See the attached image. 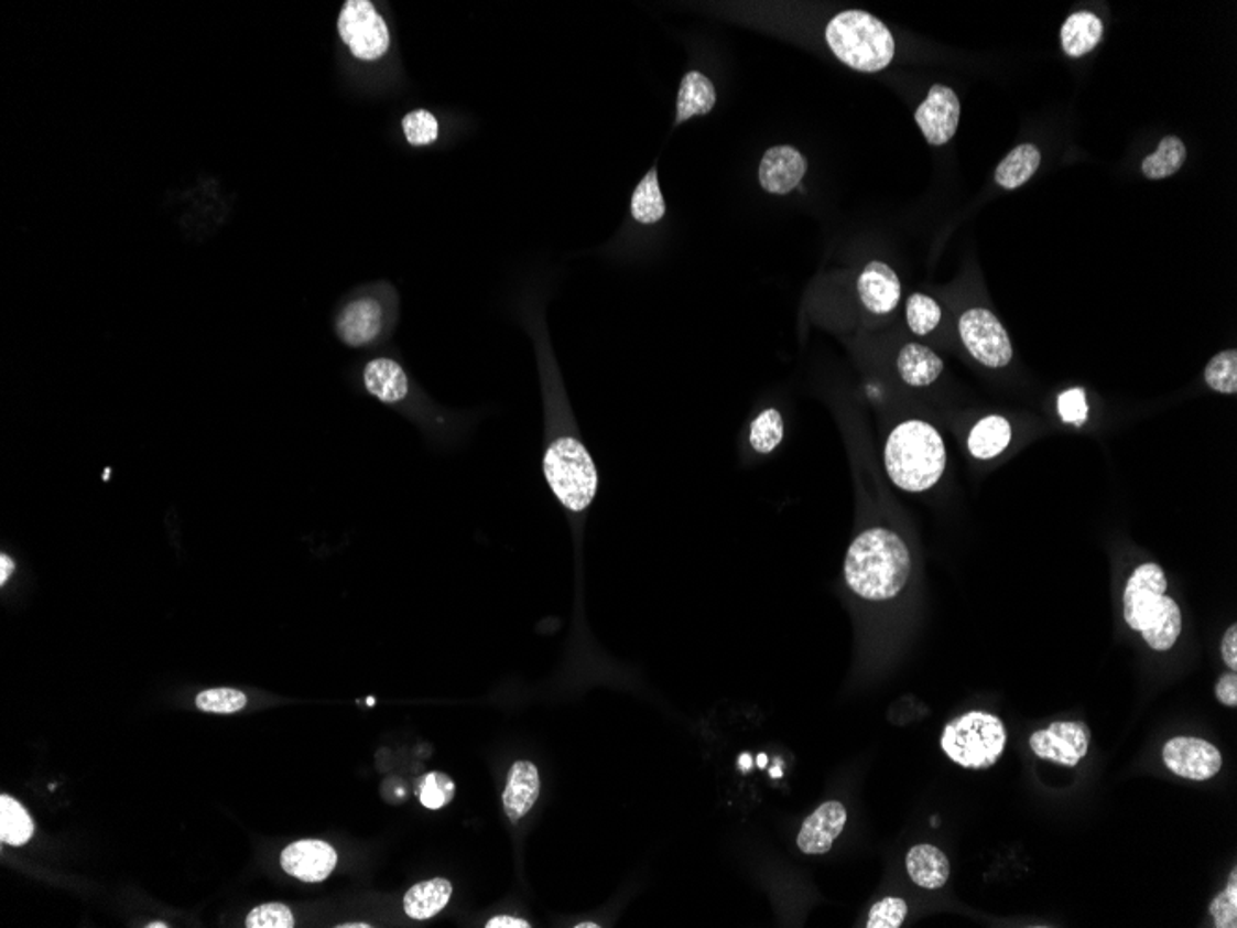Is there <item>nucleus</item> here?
Returning <instances> with one entry per match:
<instances>
[{
	"label": "nucleus",
	"mask_w": 1237,
	"mask_h": 928,
	"mask_svg": "<svg viewBox=\"0 0 1237 928\" xmlns=\"http://www.w3.org/2000/svg\"><path fill=\"white\" fill-rule=\"evenodd\" d=\"M910 573L912 554L893 530L869 528L848 547L845 581L858 597L867 601L894 598L907 587Z\"/></svg>",
	"instance_id": "f257e3e1"
},
{
	"label": "nucleus",
	"mask_w": 1237,
	"mask_h": 928,
	"mask_svg": "<svg viewBox=\"0 0 1237 928\" xmlns=\"http://www.w3.org/2000/svg\"><path fill=\"white\" fill-rule=\"evenodd\" d=\"M889 481L908 494L934 488L947 467V449L935 427L910 419L897 424L883 447Z\"/></svg>",
	"instance_id": "f03ea898"
},
{
	"label": "nucleus",
	"mask_w": 1237,
	"mask_h": 928,
	"mask_svg": "<svg viewBox=\"0 0 1237 928\" xmlns=\"http://www.w3.org/2000/svg\"><path fill=\"white\" fill-rule=\"evenodd\" d=\"M1122 615L1128 627L1141 633L1150 649H1173L1182 633V609L1169 597L1168 576L1158 563L1133 569L1122 595Z\"/></svg>",
	"instance_id": "7ed1b4c3"
},
{
	"label": "nucleus",
	"mask_w": 1237,
	"mask_h": 928,
	"mask_svg": "<svg viewBox=\"0 0 1237 928\" xmlns=\"http://www.w3.org/2000/svg\"><path fill=\"white\" fill-rule=\"evenodd\" d=\"M543 475L565 510L586 511L599 489V471L580 438L571 432H551L543 451Z\"/></svg>",
	"instance_id": "20e7f679"
},
{
	"label": "nucleus",
	"mask_w": 1237,
	"mask_h": 928,
	"mask_svg": "<svg viewBox=\"0 0 1237 928\" xmlns=\"http://www.w3.org/2000/svg\"><path fill=\"white\" fill-rule=\"evenodd\" d=\"M826 43L842 64L861 73L886 69L894 58V40L888 26L871 13H837L825 30Z\"/></svg>",
	"instance_id": "39448f33"
},
{
	"label": "nucleus",
	"mask_w": 1237,
	"mask_h": 928,
	"mask_svg": "<svg viewBox=\"0 0 1237 928\" xmlns=\"http://www.w3.org/2000/svg\"><path fill=\"white\" fill-rule=\"evenodd\" d=\"M1008 732L1000 717L967 712L951 721L942 734L943 753L965 769H989L1005 753Z\"/></svg>",
	"instance_id": "423d86ee"
},
{
	"label": "nucleus",
	"mask_w": 1237,
	"mask_h": 928,
	"mask_svg": "<svg viewBox=\"0 0 1237 928\" xmlns=\"http://www.w3.org/2000/svg\"><path fill=\"white\" fill-rule=\"evenodd\" d=\"M337 32L350 54L361 62H375L390 51V30L369 0H349L337 19Z\"/></svg>",
	"instance_id": "0eeeda50"
},
{
	"label": "nucleus",
	"mask_w": 1237,
	"mask_h": 928,
	"mask_svg": "<svg viewBox=\"0 0 1237 928\" xmlns=\"http://www.w3.org/2000/svg\"><path fill=\"white\" fill-rule=\"evenodd\" d=\"M958 331L965 348L976 362L991 369H1000L1013 358L1010 336L995 314L986 307H970L958 321Z\"/></svg>",
	"instance_id": "6e6552de"
},
{
	"label": "nucleus",
	"mask_w": 1237,
	"mask_h": 928,
	"mask_svg": "<svg viewBox=\"0 0 1237 928\" xmlns=\"http://www.w3.org/2000/svg\"><path fill=\"white\" fill-rule=\"evenodd\" d=\"M1030 748L1038 758L1057 766L1076 767L1092 745V731L1082 721H1054L1049 729L1030 736Z\"/></svg>",
	"instance_id": "1a4fd4ad"
},
{
	"label": "nucleus",
	"mask_w": 1237,
	"mask_h": 928,
	"mask_svg": "<svg viewBox=\"0 0 1237 928\" xmlns=\"http://www.w3.org/2000/svg\"><path fill=\"white\" fill-rule=\"evenodd\" d=\"M1163 764L1176 777L1187 780H1209L1220 771L1223 756L1219 748L1193 736H1176L1169 740L1163 747Z\"/></svg>",
	"instance_id": "9d476101"
},
{
	"label": "nucleus",
	"mask_w": 1237,
	"mask_h": 928,
	"mask_svg": "<svg viewBox=\"0 0 1237 928\" xmlns=\"http://www.w3.org/2000/svg\"><path fill=\"white\" fill-rule=\"evenodd\" d=\"M959 116H962V106L958 95L948 86L935 84L930 87L926 99L915 110V122L930 145L942 147L956 134Z\"/></svg>",
	"instance_id": "9b49d317"
},
{
	"label": "nucleus",
	"mask_w": 1237,
	"mask_h": 928,
	"mask_svg": "<svg viewBox=\"0 0 1237 928\" xmlns=\"http://www.w3.org/2000/svg\"><path fill=\"white\" fill-rule=\"evenodd\" d=\"M383 307L375 296H361L345 304L337 314V337L349 347H367L382 334Z\"/></svg>",
	"instance_id": "f8f14e48"
},
{
	"label": "nucleus",
	"mask_w": 1237,
	"mask_h": 928,
	"mask_svg": "<svg viewBox=\"0 0 1237 928\" xmlns=\"http://www.w3.org/2000/svg\"><path fill=\"white\" fill-rule=\"evenodd\" d=\"M280 865L287 875L295 876L299 881H326L332 871L336 870V849L321 840H301L282 851Z\"/></svg>",
	"instance_id": "ddd939ff"
},
{
	"label": "nucleus",
	"mask_w": 1237,
	"mask_h": 928,
	"mask_svg": "<svg viewBox=\"0 0 1237 928\" xmlns=\"http://www.w3.org/2000/svg\"><path fill=\"white\" fill-rule=\"evenodd\" d=\"M807 171L806 158L795 147L779 145L769 149L760 162V186L773 195H788L801 184Z\"/></svg>",
	"instance_id": "4468645a"
},
{
	"label": "nucleus",
	"mask_w": 1237,
	"mask_h": 928,
	"mask_svg": "<svg viewBox=\"0 0 1237 928\" xmlns=\"http://www.w3.org/2000/svg\"><path fill=\"white\" fill-rule=\"evenodd\" d=\"M847 823V810L842 802L828 801L821 805L802 823L796 835V848L804 854H826L842 835Z\"/></svg>",
	"instance_id": "2eb2a0df"
},
{
	"label": "nucleus",
	"mask_w": 1237,
	"mask_h": 928,
	"mask_svg": "<svg viewBox=\"0 0 1237 928\" xmlns=\"http://www.w3.org/2000/svg\"><path fill=\"white\" fill-rule=\"evenodd\" d=\"M861 304L875 315H888L901 302V280L883 261L867 263L858 279Z\"/></svg>",
	"instance_id": "dca6fc26"
},
{
	"label": "nucleus",
	"mask_w": 1237,
	"mask_h": 928,
	"mask_svg": "<svg viewBox=\"0 0 1237 928\" xmlns=\"http://www.w3.org/2000/svg\"><path fill=\"white\" fill-rule=\"evenodd\" d=\"M363 386L367 393L383 404H401L410 395V378L404 367L391 358H375L363 367Z\"/></svg>",
	"instance_id": "f3484780"
},
{
	"label": "nucleus",
	"mask_w": 1237,
	"mask_h": 928,
	"mask_svg": "<svg viewBox=\"0 0 1237 928\" xmlns=\"http://www.w3.org/2000/svg\"><path fill=\"white\" fill-rule=\"evenodd\" d=\"M540 771L532 762L519 760L510 767L502 805L510 821H519L532 810L540 797Z\"/></svg>",
	"instance_id": "a211bd4d"
},
{
	"label": "nucleus",
	"mask_w": 1237,
	"mask_h": 928,
	"mask_svg": "<svg viewBox=\"0 0 1237 928\" xmlns=\"http://www.w3.org/2000/svg\"><path fill=\"white\" fill-rule=\"evenodd\" d=\"M942 358L921 343H908L897 356V369L902 380L913 388H924L942 377Z\"/></svg>",
	"instance_id": "6ab92c4d"
},
{
	"label": "nucleus",
	"mask_w": 1237,
	"mask_h": 928,
	"mask_svg": "<svg viewBox=\"0 0 1237 928\" xmlns=\"http://www.w3.org/2000/svg\"><path fill=\"white\" fill-rule=\"evenodd\" d=\"M717 102L714 82L708 76L690 71L682 78L676 97V125L690 121L693 117L708 116Z\"/></svg>",
	"instance_id": "aec40b11"
},
{
	"label": "nucleus",
	"mask_w": 1237,
	"mask_h": 928,
	"mask_svg": "<svg viewBox=\"0 0 1237 928\" xmlns=\"http://www.w3.org/2000/svg\"><path fill=\"white\" fill-rule=\"evenodd\" d=\"M907 870L910 878L924 889L943 888L951 876L947 856L929 843L910 849Z\"/></svg>",
	"instance_id": "412c9836"
},
{
	"label": "nucleus",
	"mask_w": 1237,
	"mask_h": 928,
	"mask_svg": "<svg viewBox=\"0 0 1237 928\" xmlns=\"http://www.w3.org/2000/svg\"><path fill=\"white\" fill-rule=\"evenodd\" d=\"M451 897L453 884L445 878L419 882L404 895V911L412 919L424 921L437 916L448 905Z\"/></svg>",
	"instance_id": "4be33fe9"
},
{
	"label": "nucleus",
	"mask_w": 1237,
	"mask_h": 928,
	"mask_svg": "<svg viewBox=\"0 0 1237 928\" xmlns=\"http://www.w3.org/2000/svg\"><path fill=\"white\" fill-rule=\"evenodd\" d=\"M1103 21L1095 13H1073L1062 26L1063 53L1071 58H1081L1097 47L1098 41L1103 40Z\"/></svg>",
	"instance_id": "5701e85b"
},
{
	"label": "nucleus",
	"mask_w": 1237,
	"mask_h": 928,
	"mask_svg": "<svg viewBox=\"0 0 1237 928\" xmlns=\"http://www.w3.org/2000/svg\"><path fill=\"white\" fill-rule=\"evenodd\" d=\"M1011 441V427L1008 419L989 416L970 430L967 447L978 460H991L1008 449Z\"/></svg>",
	"instance_id": "b1692460"
},
{
	"label": "nucleus",
	"mask_w": 1237,
	"mask_h": 928,
	"mask_svg": "<svg viewBox=\"0 0 1237 928\" xmlns=\"http://www.w3.org/2000/svg\"><path fill=\"white\" fill-rule=\"evenodd\" d=\"M1040 149L1032 143H1022L999 163V168L995 171V181L1005 190H1017L1034 176L1035 171L1040 169Z\"/></svg>",
	"instance_id": "393cba45"
},
{
	"label": "nucleus",
	"mask_w": 1237,
	"mask_h": 928,
	"mask_svg": "<svg viewBox=\"0 0 1237 928\" xmlns=\"http://www.w3.org/2000/svg\"><path fill=\"white\" fill-rule=\"evenodd\" d=\"M630 212H632L633 219L641 225H654L658 220L663 219L665 201H663L662 190H660L657 169H651L641 179L638 187L633 190Z\"/></svg>",
	"instance_id": "a878e982"
},
{
	"label": "nucleus",
	"mask_w": 1237,
	"mask_h": 928,
	"mask_svg": "<svg viewBox=\"0 0 1237 928\" xmlns=\"http://www.w3.org/2000/svg\"><path fill=\"white\" fill-rule=\"evenodd\" d=\"M34 821L21 802L10 795L0 797V840L2 843L21 848L32 840Z\"/></svg>",
	"instance_id": "bb28decb"
},
{
	"label": "nucleus",
	"mask_w": 1237,
	"mask_h": 928,
	"mask_svg": "<svg viewBox=\"0 0 1237 928\" xmlns=\"http://www.w3.org/2000/svg\"><path fill=\"white\" fill-rule=\"evenodd\" d=\"M1187 151L1176 136H1168L1160 141L1157 151L1141 162V171L1149 181H1162L1173 176L1184 165Z\"/></svg>",
	"instance_id": "cd10ccee"
},
{
	"label": "nucleus",
	"mask_w": 1237,
	"mask_h": 928,
	"mask_svg": "<svg viewBox=\"0 0 1237 928\" xmlns=\"http://www.w3.org/2000/svg\"><path fill=\"white\" fill-rule=\"evenodd\" d=\"M784 440V419L777 408H766L750 424V447L756 453L769 454Z\"/></svg>",
	"instance_id": "c85d7f7f"
},
{
	"label": "nucleus",
	"mask_w": 1237,
	"mask_h": 928,
	"mask_svg": "<svg viewBox=\"0 0 1237 928\" xmlns=\"http://www.w3.org/2000/svg\"><path fill=\"white\" fill-rule=\"evenodd\" d=\"M907 321L910 331L926 336L942 323V306L923 293H913L907 302Z\"/></svg>",
	"instance_id": "c756f323"
},
{
	"label": "nucleus",
	"mask_w": 1237,
	"mask_h": 928,
	"mask_svg": "<svg viewBox=\"0 0 1237 928\" xmlns=\"http://www.w3.org/2000/svg\"><path fill=\"white\" fill-rule=\"evenodd\" d=\"M1204 380L1217 393L1234 395L1237 391V350L1228 348L1215 355L1204 369Z\"/></svg>",
	"instance_id": "7c9ffc66"
},
{
	"label": "nucleus",
	"mask_w": 1237,
	"mask_h": 928,
	"mask_svg": "<svg viewBox=\"0 0 1237 928\" xmlns=\"http://www.w3.org/2000/svg\"><path fill=\"white\" fill-rule=\"evenodd\" d=\"M456 794V784L445 773L434 771L424 775L419 784V799L428 810H442L453 801Z\"/></svg>",
	"instance_id": "2f4dec72"
},
{
	"label": "nucleus",
	"mask_w": 1237,
	"mask_h": 928,
	"mask_svg": "<svg viewBox=\"0 0 1237 928\" xmlns=\"http://www.w3.org/2000/svg\"><path fill=\"white\" fill-rule=\"evenodd\" d=\"M402 130L413 147L432 145L440 138V122L428 110L410 111L402 119Z\"/></svg>",
	"instance_id": "473e14b6"
},
{
	"label": "nucleus",
	"mask_w": 1237,
	"mask_h": 928,
	"mask_svg": "<svg viewBox=\"0 0 1237 928\" xmlns=\"http://www.w3.org/2000/svg\"><path fill=\"white\" fill-rule=\"evenodd\" d=\"M195 704L198 710L209 714H236L247 706V695L234 688H216L198 693Z\"/></svg>",
	"instance_id": "72a5a7b5"
},
{
	"label": "nucleus",
	"mask_w": 1237,
	"mask_h": 928,
	"mask_svg": "<svg viewBox=\"0 0 1237 928\" xmlns=\"http://www.w3.org/2000/svg\"><path fill=\"white\" fill-rule=\"evenodd\" d=\"M247 928H293L295 927V917L293 911L282 903H268V905L256 906L254 910L250 911L245 921Z\"/></svg>",
	"instance_id": "f704fd0d"
},
{
	"label": "nucleus",
	"mask_w": 1237,
	"mask_h": 928,
	"mask_svg": "<svg viewBox=\"0 0 1237 928\" xmlns=\"http://www.w3.org/2000/svg\"><path fill=\"white\" fill-rule=\"evenodd\" d=\"M1237 871H1231L1230 882L1223 892H1220L1212 905H1209V914L1214 917L1215 927L1217 928H1236L1237 927Z\"/></svg>",
	"instance_id": "c9c22d12"
},
{
	"label": "nucleus",
	"mask_w": 1237,
	"mask_h": 928,
	"mask_svg": "<svg viewBox=\"0 0 1237 928\" xmlns=\"http://www.w3.org/2000/svg\"><path fill=\"white\" fill-rule=\"evenodd\" d=\"M908 916L907 900L901 897H886L878 900L869 911V928H899Z\"/></svg>",
	"instance_id": "e433bc0d"
},
{
	"label": "nucleus",
	"mask_w": 1237,
	"mask_h": 928,
	"mask_svg": "<svg viewBox=\"0 0 1237 928\" xmlns=\"http://www.w3.org/2000/svg\"><path fill=\"white\" fill-rule=\"evenodd\" d=\"M1057 412L1065 423L1082 424L1087 419V401L1084 389L1076 388L1057 397Z\"/></svg>",
	"instance_id": "4c0bfd02"
},
{
	"label": "nucleus",
	"mask_w": 1237,
	"mask_h": 928,
	"mask_svg": "<svg viewBox=\"0 0 1237 928\" xmlns=\"http://www.w3.org/2000/svg\"><path fill=\"white\" fill-rule=\"evenodd\" d=\"M1215 695H1217V699H1219L1220 704H1225V706H1231V709H1236V706H1237V675H1236V671H1231V673L1223 675V677H1220V679L1217 680V686H1215Z\"/></svg>",
	"instance_id": "58836bf2"
},
{
	"label": "nucleus",
	"mask_w": 1237,
	"mask_h": 928,
	"mask_svg": "<svg viewBox=\"0 0 1237 928\" xmlns=\"http://www.w3.org/2000/svg\"><path fill=\"white\" fill-rule=\"evenodd\" d=\"M1220 656H1223V660L1230 668V671H1237V625H1230V628H1226L1223 641H1220Z\"/></svg>",
	"instance_id": "ea45409f"
},
{
	"label": "nucleus",
	"mask_w": 1237,
	"mask_h": 928,
	"mask_svg": "<svg viewBox=\"0 0 1237 928\" xmlns=\"http://www.w3.org/2000/svg\"><path fill=\"white\" fill-rule=\"evenodd\" d=\"M529 921L513 916H497L486 922V928H530Z\"/></svg>",
	"instance_id": "a19ab883"
},
{
	"label": "nucleus",
	"mask_w": 1237,
	"mask_h": 928,
	"mask_svg": "<svg viewBox=\"0 0 1237 928\" xmlns=\"http://www.w3.org/2000/svg\"><path fill=\"white\" fill-rule=\"evenodd\" d=\"M13 569H15V563H13L12 558L8 557V554H0V584H2V586L7 584L10 574L13 573Z\"/></svg>",
	"instance_id": "79ce46f5"
},
{
	"label": "nucleus",
	"mask_w": 1237,
	"mask_h": 928,
	"mask_svg": "<svg viewBox=\"0 0 1237 928\" xmlns=\"http://www.w3.org/2000/svg\"><path fill=\"white\" fill-rule=\"evenodd\" d=\"M336 927H339V928H369V927H371V925H367V922H347V925H336Z\"/></svg>",
	"instance_id": "37998d69"
},
{
	"label": "nucleus",
	"mask_w": 1237,
	"mask_h": 928,
	"mask_svg": "<svg viewBox=\"0 0 1237 928\" xmlns=\"http://www.w3.org/2000/svg\"><path fill=\"white\" fill-rule=\"evenodd\" d=\"M147 927H149V928H165V927H167V925H165V922H151V925H147Z\"/></svg>",
	"instance_id": "c03bdc74"
},
{
	"label": "nucleus",
	"mask_w": 1237,
	"mask_h": 928,
	"mask_svg": "<svg viewBox=\"0 0 1237 928\" xmlns=\"http://www.w3.org/2000/svg\"><path fill=\"white\" fill-rule=\"evenodd\" d=\"M586 927L595 928V927H599V925H593V922H580V925H576V928H586Z\"/></svg>",
	"instance_id": "a18cd8bd"
}]
</instances>
